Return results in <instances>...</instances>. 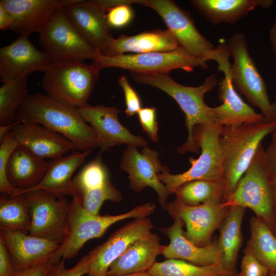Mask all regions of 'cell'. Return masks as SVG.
Listing matches in <instances>:
<instances>
[{
    "mask_svg": "<svg viewBox=\"0 0 276 276\" xmlns=\"http://www.w3.org/2000/svg\"><path fill=\"white\" fill-rule=\"evenodd\" d=\"M19 123H36L67 139L74 150L84 151L98 147L94 129L82 118L78 108L46 94H29L16 113Z\"/></svg>",
    "mask_w": 276,
    "mask_h": 276,
    "instance_id": "1",
    "label": "cell"
},
{
    "mask_svg": "<svg viewBox=\"0 0 276 276\" xmlns=\"http://www.w3.org/2000/svg\"><path fill=\"white\" fill-rule=\"evenodd\" d=\"M131 76L136 82L150 85L167 94L177 103L184 112L188 135L186 142L177 149L179 153H198L199 149L193 137L196 126H221L212 107L207 105L204 100V95L218 85L216 74L208 77L202 85L196 87L182 85L174 81L169 74L131 73Z\"/></svg>",
    "mask_w": 276,
    "mask_h": 276,
    "instance_id": "2",
    "label": "cell"
},
{
    "mask_svg": "<svg viewBox=\"0 0 276 276\" xmlns=\"http://www.w3.org/2000/svg\"><path fill=\"white\" fill-rule=\"evenodd\" d=\"M275 131L276 119L221 127L219 143L225 183L224 201L235 191L262 140Z\"/></svg>",
    "mask_w": 276,
    "mask_h": 276,
    "instance_id": "3",
    "label": "cell"
},
{
    "mask_svg": "<svg viewBox=\"0 0 276 276\" xmlns=\"http://www.w3.org/2000/svg\"><path fill=\"white\" fill-rule=\"evenodd\" d=\"M72 197L70 202L66 232L59 247L50 260L52 264L62 259L73 258L86 242L101 237L113 224L128 218H146L154 212L156 207L154 203L148 202L119 215H94L84 209L76 195Z\"/></svg>",
    "mask_w": 276,
    "mask_h": 276,
    "instance_id": "4",
    "label": "cell"
},
{
    "mask_svg": "<svg viewBox=\"0 0 276 276\" xmlns=\"http://www.w3.org/2000/svg\"><path fill=\"white\" fill-rule=\"evenodd\" d=\"M226 206L251 209L276 235L273 178L261 143L236 188L223 202Z\"/></svg>",
    "mask_w": 276,
    "mask_h": 276,
    "instance_id": "5",
    "label": "cell"
},
{
    "mask_svg": "<svg viewBox=\"0 0 276 276\" xmlns=\"http://www.w3.org/2000/svg\"><path fill=\"white\" fill-rule=\"evenodd\" d=\"M100 71L78 60L51 61L43 72L42 87L49 96L79 108L88 104Z\"/></svg>",
    "mask_w": 276,
    "mask_h": 276,
    "instance_id": "6",
    "label": "cell"
},
{
    "mask_svg": "<svg viewBox=\"0 0 276 276\" xmlns=\"http://www.w3.org/2000/svg\"><path fill=\"white\" fill-rule=\"evenodd\" d=\"M221 126L199 125L194 129L197 148L201 149L197 159L189 158L191 167L177 174L159 173V179L166 186L169 194L174 193L181 185L192 180H224V171L219 143Z\"/></svg>",
    "mask_w": 276,
    "mask_h": 276,
    "instance_id": "7",
    "label": "cell"
},
{
    "mask_svg": "<svg viewBox=\"0 0 276 276\" xmlns=\"http://www.w3.org/2000/svg\"><path fill=\"white\" fill-rule=\"evenodd\" d=\"M92 63L101 70L107 67H118L131 73L142 74H169L175 69L191 72L196 67L206 69L209 67L206 61L192 56L180 47L170 52L113 56L105 55L100 52Z\"/></svg>",
    "mask_w": 276,
    "mask_h": 276,
    "instance_id": "8",
    "label": "cell"
},
{
    "mask_svg": "<svg viewBox=\"0 0 276 276\" xmlns=\"http://www.w3.org/2000/svg\"><path fill=\"white\" fill-rule=\"evenodd\" d=\"M227 45L234 60L229 72L235 88L251 105L258 107L266 120H275L266 85L249 53L245 35L240 33L234 34L228 39Z\"/></svg>",
    "mask_w": 276,
    "mask_h": 276,
    "instance_id": "9",
    "label": "cell"
},
{
    "mask_svg": "<svg viewBox=\"0 0 276 276\" xmlns=\"http://www.w3.org/2000/svg\"><path fill=\"white\" fill-rule=\"evenodd\" d=\"M38 41L51 61H93L101 52L76 31L67 18L63 8L54 13L39 33Z\"/></svg>",
    "mask_w": 276,
    "mask_h": 276,
    "instance_id": "10",
    "label": "cell"
},
{
    "mask_svg": "<svg viewBox=\"0 0 276 276\" xmlns=\"http://www.w3.org/2000/svg\"><path fill=\"white\" fill-rule=\"evenodd\" d=\"M154 10L163 19L175 36L180 47L192 56L204 60H214L217 48L197 29L194 21L187 11L171 0H132Z\"/></svg>",
    "mask_w": 276,
    "mask_h": 276,
    "instance_id": "11",
    "label": "cell"
},
{
    "mask_svg": "<svg viewBox=\"0 0 276 276\" xmlns=\"http://www.w3.org/2000/svg\"><path fill=\"white\" fill-rule=\"evenodd\" d=\"M118 0H72L63 7L75 29L88 42L105 55L113 38L106 13Z\"/></svg>",
    "mask_w": 276,
    "mask_h": 276,
    "instance_id": "12",
    "label": "cell"
},
{
    "mask_svg": "<svg viewBox=\"0 0 276 276\" xmlns=\"http://www.w3.org/2000/svg\"><path fill=\"white\" fill-rule=\"evenodd\" d=\"M31 223L28 234L61 243L67 228L70 202L41 190L25 194Z\"/></svg>",
    "mask_w": 276,
    "mask_h": 276,
    "instance_id": "13",
    "label": "cell"
},
{
    "mask_svg": "<svg viewBox=\"0 0 276 276\" xmlns=\"http://www.w3.org/2000/svg\"><path fill=\"white\" fill-rule=\"evenodd\" d=\"M165 209L174 219H181L186 227L185 238L194 245L202 247L211 244L214 231L218 228L230 207L222 203L208 202L187 205L175 200L167 203Z\"/></svg>",
    "mask_w": 276,
    "mask_h": 276,
    "instance_id": "14",
    "label": "cell"
},
{
    "mask_svg": "<svg viewBox=\"0 0 276 276\" xmlns=\"http://www.w3.org/2000/svg\"><path fill=\"white\" fill-rule=\"evenodd\" d=\"M136 148L127 146L124 149L120 168L128 174L129 188L136 192L147 187L152 188L164 209L169 194L166 186L159 179L158 174L170 172V170L162 164L156 150L147 146L140 152Z\"/></svg>",
    "mask_w": 276,
    "mask_h": 276,
    "instance_id": "15",
    "label": "cell"
},
{
    "mask_svg": "<svg viewBox=\"0 0 276 276\" xmlns=\"http://www.w3.org/2000/svg\"><path fill=\"white\" fill-rule=\"evenodd\" d=\"M153 228L149 218H136L113 232L87 254L89 259L86 276H107L111 264L135 240L149 235Z\"/></svg>",
    "mask_w": 276,
    "mask_h": 276,
    "instance_id": "16",
    "label": "cell"
},
{
    "mask_svg": "<svg viewBox=\"0 0 276 276\" xmlns=\"http://www.w3.org/2000/svg\"><path fill=\"white\" fill-rule=\"evenodd\" d=\"M78 108L83 119L95 130L98 147L102 151L122 144L136 147L148 146L143 137L133 134L120 123L117 107L87 104Z\"/></svg>",
    "mask_w": 276,
    "mask_h": 276,
    "instance_id": "17",
    "label": "cell"
},
{
    "mask_svg": "<svg viewBox=\"0 0 276 276\" xmlns=\"http://www.w3.org/2000/svg\"><path fill=\"white\" fill-rule=\"evenodd\" d=\"M51 60L37 50L28 37L19 35L10 44L0 49V78L3 83L27 78L35 72H43Z\"/></svg>",
    "mask_w": 276,
    "mask_h": 276,
    "instance_id": "18",
    "label": "cell"
},
{
    "mask_svg": "<svg viewBox=\"0 0 276 276\" xmlns=\"http://www.w3.org/2000/svg\"><path fill=\"white\" fill-rule=\"evenodd\" d=\"M229 51L224 52L219 60L218 69L224 77L218 83V98L222 104L212 107V110L219 124L228 127H237L243 124L259 122L265 119L263 115L256 112L239 96L230 77Z\"/></svg>",
    "mask_w": 276,
    "mask_h": 276,
    "instance_id": "19",
    "label": "cell"
},
{
    "mask_svg": "<svg viewBox=\"0 0 276 276\" xmlns=\"http://www.w3.org/2000/svg\"><path fill=\"white\" fill-rule=\"evenodd\" d=\"M3 240L16 271L50 261L61 243L31 236L20 231L0 229Z\"/></svg>",
    "mask_w": 276,
    "mask_h": 276,
    "instance_id": "20",
    "label": "cell"
},
{
    "mask_svg": "<svg viewBox=\"0 0 276 276\" xmlns=\"http://www.w3.org/2000/svg\"><path fill=\"white\" fill-rule=\"evenodd\" d=\"M72 0H1L12 18L9 29L19 35L39 33L54 13Z\"/></svg>",
    "mask_w": 276,
    "mask_h": 276,
    "instance_id": "21",
    "label": "cell"
},
{
    "mask_svg": "<svg viewBox=\"0 0 276 276\" xmlns=\"http://www.w3.org/2000/svg\"><path fill=\"white\" fill-rule=\"evenodd\" d=\"M11 132L18 145L43 159L55 160L74 150L65 136L39 124L18 122Z\"/></svg>",
    "mask_w": 276,
    "mask_h": 276,
    "instance_id": "22",
    "label": "cell"
},
{
    "mask_svg": "<svg viewBox=\"0 0 276 276\" xmlns=\"http://www.w3.org/2000/svg\"><path fill=\"white\" fill-rule=\"evenodd\" d=\"M173 219L171 225L160 228L170 240L168 245H164L162 255L167 259L181 260L199 266L219 264L217 242L202 247L194 245L184 236L183 221L178 218Z\"/></svg>",
    "mask_w": 276,
    "mask_h": 276,
    "instance_id": "23",
    "label": "cell"
},
{
    "mask_svg": "<svg viewBox=\"0 0 276 276\" xmlns=\"http://www.w3.org/2000/svg\"><path fill=\"white\" fill-rule=\"evenodd\" d=\"M92 150H73L67 156L50 162L48 170L41 180L31 188L22 190L21 195L41 190L57 197H73L75 191L72 176Z\"/></svg>",
    "mask_w": 276,
    "mask_h": 276,
    "instance_id": "24",
    "label": "cell"
},
{
    "mask_svg": "<svg viewBox=\"0 0 276 276\" xmlns=\"http://www.w3.org/2000/svg\"><path fill=\"white\" fill-rule=\"evenodd\" d=\"M163 247L159 236L151 232L133 242L111 264L107 275L148 271L156 262L157 256L162 255Z\"/></svg>",
    "mask_w": 276,
    "mask_h": 276,
    "instance_id": "25",
    "label": "cell"
},
{
    "mask_svg": "<svg viewBox=\"0 0 276 276\" xmlns=\"http://www.w3.org/2000/svg\"><path fill=\"white\" fill-rule=\"evenodd\" d=\"M179 47L177 40L170 30L156 29L113 38L105 55L170 52Z\"/></svg>",
    "mask_w": 276,
    "mask_h": 276,
    "instance_id": "26",
    "label": "cell"
},
{
    "mask_svg": "<svg viewBox=\"0 0 276 276\" xmlns=\"http://www.w3.org/2000/svg\"><path fill=\"white\" fill-rule=\"evenodd\" d=\"M49 165L50 162H45L44 159L18 144L9 158L6 172L13 187L25 190L41 180Z\"/></svg>",
    "mask_w": 276,
    "mask_h": 276,
    "instance_id": "27",
    "label": "cell"
},
{
    "mask_svg": "<svg viewBox=\"0 0 276 276\" xmlns=\"http://www.w3.org/2000/svg\"><path fill=\"white\" fill-rule=\"evenodd\" d=\"M192 6L210 22L233 24L256 7H270L272 0H192Z\"/></svg>",
    "mask_w": 276,
    "mask_h": 276,
    "instance_id": "28",
    "label": "cell"
},
{
    "mask_svg": "<svg viewBox=\"0 0 276 276\" xmlns=\"http://www.w3.org/2000/svg\"><path fill=\"white\" fill-rule=\"evenodd\" d=\"M245 210L242 206H231L219 227V264L235 274L237 273L236 264L242 241L241 223Z\"/></svg>",
    "mask_w": 276,
    "mask_h": 276,
    "instance_id": "29",
    "label": "cell"
},
{
    "mask_svg": "<svg viewBox=\"0 0 276 276\" xmlns=\"http://www.w3.org/2000/svg\"><path fill=\"white\" fill-rule=\"evenodd\" d=\"M250 238L244 250L267 268L269 275L276 273V235L257 217L249 220Z\"/></svg>",
    "mask_w": 276,
    "mask_h": 276,
    "instance_id": "30",
    "label": "cell"
},
{
    "mask_svg": "<svg viewBox=\"0 0 276 276\" xmlns=\"http://www.w3.org/2000/svg\"><path fill=\"white\" fill-rule=\"evenodd\" d=\"M174 194L176 199L189 206L222 203L225 197V183L224 180H192L180 186Z\"/></svg>",
    "mask_w": 276,
    "mask_h": 276,
    "instance_id": "31",
    "label": "cell"
},
{
    "mask_svg": "<svg viewBox=\"0 0 276 276\" xmlns=\"http://www.w3.org/2000/svg\"><path fill=\"white\" fill-rule=\"evenodd\" d=\"M31 223L30 210L24 194L13 197L1 195L0 229L28 234Z\"/></svg>",
    "mask_w": 276,
    "mask_h": 276,
    "instance_id": "32",
    "label": "cell"
},
{
    "mask_svg": "<svg viewBox=\"0 0 276 276\" xmlns=\"http://www.w3.org/2000/svg\"><path fill=\"white\" fill-rule=\"evenodd\" d=\"M148 272L156 276H227L235 274L218 264L199 266L173 259L156 262Z\"/></svg>",
    "mask_w": 276,
    "mask_h": 276,
    "instance_id": "33",
    "label": "cell"
},
{
    "mask_svg": "<svg viewBox=\"0 0 276 276\" xmlns=\"http://www.w3.org/2000/svg\"><path fill=\"white\" fill-rule=\"evenodd\" d=\"M28 95L27 78L3 83L0 87V126L17 121V110Z\"/></svg>",
    "mask_w": 276,
    "mask_h": 276,
    "instance_id": "34",
    "label": "cell"
},
{
    "mask_svg": "<svg viewBox=\"0 0 276 276\" xmlns=\"http://www.w3.org/2000/svg\"><path fill=\"white\" fill-rule=\"evenodd\" d=\"M109 181L108 170L99 154L73 179L74 194L101 188Z\"/></svg>",
    "mask_w": 276,
    "mask_h": 276,
    "instance_id": "35",
    "label": "cell"
},
{
    "mask_svg": "<svg viewBox=\"0 0 276 276\" xmlns=\"http://www.w3.org/2000/svg\"><path fill=\"white\" fill-rule=\"evenodd\" d=\"M76 195L82 206L88 212L98 215L103 202L109 200L118 202L122 200V195L110 181L104 186Z\"/></svg>",
    "mask_w": 276,
    "mask_h": 276,
    "instance_id": "36",
    "label": "cell"
},
{
    "mask_svg": "<svg viewBox=\"0 0 276 276\" xmlns=\"http://www.w3.org/2000/svg\"><path fill=\"white\" fill-rule=\"evenodd\" d=\"M17 145L18 143L14 138L11 131L7 134L0 145V192L3 195L6 196L19 195L23 190L13 187L6 172L9 158Z\"/></svg>",
    "mask_w": 276,
    "mask_h": 276,
    "instance_id": "37",
    "label": "cell"
},
{
    "mask_svg": "<svg viewBox=\"0 0 276 276\" xmlns=\"http://www.w3.org/2000/svg\"><path fill=\"white\" fill-rule=\"evenodd\" d=\"M131 0H119L118 4L111 7L106 13V19L112 29L126 27L132 21L133 12Z\"/></svg>",
    "mask_w": 276,
    "mask_h": 276,
    "instance_id": "38",
    "label": "cell"
},
{
    "mask_svg": "<svg viewBox=\"0 0 276 276\" xmlns=\"http://www.w3.org/2000/svg\"><path fill=\"white\" fill-rule=\"evenodd\" d=\"M89 259L88 255H85L73 267L68 269L65 265V259H62L58 262L53 264L46 276H83L86 275L88 272Z\"/></svg>",
    "mask_w": 276,
    "mask_h": 276,
    "instance_id": "39",
    "label": "cell"
},
{
    "mask_svg": "<svg viewBox=\"0 0 276 276\" xmlns=\"http://www.w3.org/2000/svg\"><path fill=\"white\" fill-rule=\"evenodd\" d=\"M139 122L143 130L154 142L158 141V125L155 107L142 108L137 112Z\"/></svg>",
    "mask_w": 276,
    "mask_h": 276,
    "instance_id": "40",
    "label": "cell"
},
{
    "mask_svg": "<svg viewBox=\"0 0 276 276\" xmlns=\"http://www.w3.org/2000/svg\"><path fill=\"white\" fill-rule=\"evenodd\" d=\"M118 83L122 88L125 96V113L128 117H131L137 113L142 108L141 99L137 93L128 82L126 76H121L118 79Z\"/></svg>",
    "mask_w": 276,
    "mask_h": 276,
    "instance_id": "41",
    "label": "cell"
},
{
    "mask_svg": "<svg viewBox=\"0 0 276 276\" xmlns=\"http://www.w3.org/2000/svg\"><path fill=\"white\" fill-rule=\"evenodd\" d=\"M239 274L240 276H269V271L255 256L245 252Z\"/></svg>",
    "mask_w": 276,
    "mask_h": 276,
    "instance_id": "42",
    "label": "cell"
},
{
    "mask_svg": "<svg viewBox=\"0 0 276 276\" xmlns=\"http://www.w3.org/2000/svg\"><path fill=\"white\" fill-rule=\"evenodd\" d=\"M16 274L8 251L0 238V276H16Z\"/></svg>",
    "mask_w": 276,
    "mask_h": 276,
    "instance_id": "43",
    "label": "cell"
},
{
    "mask_svg": "<svg viewBox=\"0 0 276 276\" xmlns=\"http://www.w3.org/2000/svg\"><path fill=\"white\" fill-rule=\"evenodd\" d=\"M53 264L48 261L32 268L17 270L16 276H46Z\"/></svg>",
    "mask_w": 276,
    "mask_h": 276,
    "instance_id": "44",
    "label": "cell"
},
{
    "mask_svg": "<svg viewBox=\"0 0 276 276\" xmlns=\"http://www.w3.org/2000/svg\"><path fill=\"white\" fill-rule=\"evenodd\" d=\"M265 158L269 173L273 179H276V140L273 139L265 150Z\"/></svg>",
    "mask_w": 276,
    "mask_h": 276,
    "instance_id": "45",
    "label": "cell"
},
{
    "mask_svg": "<svg viewBox=\"0 0 276 276\" xmlns=\"http://www.w3.org/2000/svg\"><path fill=\"white\" fill-rule=\"evenodd\" d=\"M13 20L12 18L5 8L4 5L0 3V29L6 30L10 29Z\"/></svg>",
    "mask_w": 276,
    "mask_h": 276,
    "instance_id": "46",
    "label": "cell"
},
{
    "mask_svg": "<svg viewBox=\"0 0 276 276\" xmlns=\"http://www.w3.org/2000/svg\"><path fill=\"white\" fill-rule=\"evenodd\" d=\"M18 122L16 121V122L11 124L0 126V142L1 143L3 142V141L4 140L7 134L11 131L13 127Z\"/></svg>",
    "mask_w": 276,
    "mask_h": 276,
    "instance_id": "47",
    "label": "cell"
},
{
    "mask_svg": "<svg viewBox=\"0 0 276 276\" xmlns=\"http://www.w3.org/2000/svg\"><path fill=\"white\" fill-rule=\"evenodd\" d=\"M270 40L276 57V21L270 30Z\"/></svg>",
    "mask_w": 276,
    "mask_h": 276,
    "instance_id": "48",
    "label": "cell"
},
{
    "mask_svg": "<svg viewBox=\"0 0 276 276\" xmlns=\"http://www.w3.org/2000/svg\"><path fill=\"white\" fill-rule=\"evenodd\" d=\"M107 276H110V275H107ZM114 276H156V275H153L148 271H146V272H137V273L124 274V275H114Z\"/></svg>",
    "mask_w": 276,
    "mask_h": 276,
    "instance_id": "49",
    "label": "cell"
},
{
    "mask_svg": "<svg viewBox=\"0 0 276 276\" xmlns=\"http://www.w3.org/2000/svg\"><path fill=\"white\" fill-rule=\"evenodd\" d=\"M273 195H274V212L276 220V179H273Z\"/></svg>",
    "mask_w": 276,
    "mask_h": 276,
    "instance_id": "50",
    "label": "cell"
},
{
    "mask_svg": "<svg viewBox=\"0 0 276 276\" xmlns=\"http://www.w3.org/2000/svg\"><path fill=\"white\" fill-rule=\"evenodd\" d=\"M271 107L274 117L276 119V100L271 103Z\"/></svg>",
    "mask_w": 276,
    "mask_h": 276,
    "instance_id": "51",
    "label": "cell"
},
{
    "mask_svg": "<svg viewBox=\"0 0 276 276\" xmlns=\"http://www.w3.org/2000/svg\"><path fill=\"white\" fill-rule=\"evenodd\" d=\"M272 137L273 139L276 140V131L272 133Z\"/></svg>",
    "mask_w": 276,
    "mask_h": 276,
    "instance_id": "52",
    "label": "cell"
},
{
    "mask_svg": "<svg viewBox=\"0 0 276 276\" xmlns=\"http://www.w3.org/2000/svg\"><path fill=\"white\" fill-rule=\"evenodd\" d=\"M227 276H240L239 273H236L235 274L231 275H227Z\"/></svg>",
    "mask_w": 276,
    "mask_h": 276,
    "instance_id": "53",
    "label": "cell"
},
{
    "mask_svg": "<svg viewBox=\"0 0 276 276\" xmlns=\"http://www.w3.org/2000/svg\"><path fill=\"white\" fill-rule=\"evenodd\" d=\"M269 276H276V273L272 274H270Z\"/></svg>",
    "mask_w": 276,
    "mask_h": 276,
    "instance_id": "54",
    "label": "cell"
}]
</instances>
